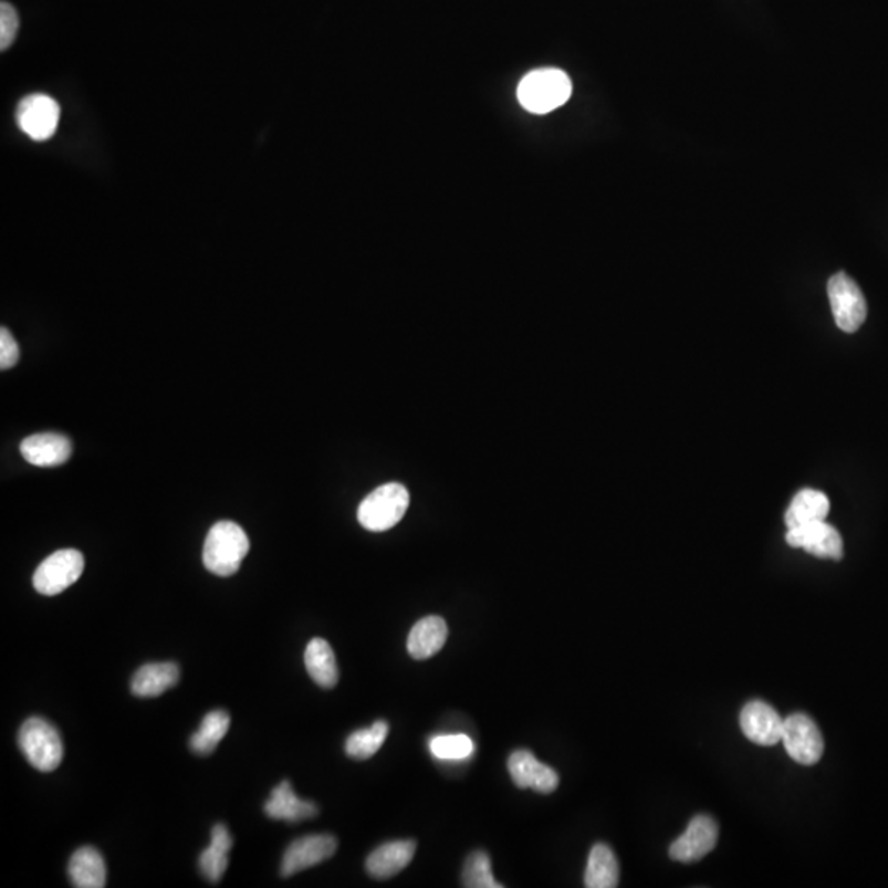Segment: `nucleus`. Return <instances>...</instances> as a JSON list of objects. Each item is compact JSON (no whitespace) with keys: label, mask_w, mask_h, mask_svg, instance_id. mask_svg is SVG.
<instances>
[{"label":"nucleus","mask_w":888,"mask_h":888,"mask_svg":"<svg viewBox=\"0 0 888 888\" xmlns=\"http://www.w3.org/2000/svg\"><path fill=\"white\" fill-rule=\"evenodd\" d=\"M251 543L241 525L229 520L216 523L206 536L202 563L209 573L228 577L239 572Z\"/></svg>","instance_id":"f257e3e1"},{"label":"nucleus","mask_w":888,"mask_h":888,"mask_svg":"<svg viewBox=\"0 0 888 888\" xmlns=\"http://www.w3.org/2000/svg\"><path fill=\"white\" fill-rule=\"evenodd\" d=\"M572 91V81L565 71L546 67L526 74L516 94L529 113L549 114L568 103Z\"/></svg>","instance_id":"f03ea898"},{"label":"nucleus","mask_w":888,"mask_h":888,"mask_svg":"<svg viewBox=\"0 0 888 888\" xmlns=\"http://www.w3.org/2000/svg\"><path fill=\"white\" fill-rule=\"evenodd\" d=\"M410 505V494L404 484L388 482L370 492L357 510V520L369 532L394 529Z\"/></svg>","instance_id":"7ed1b4c3"},{"label":"nucleus","mask_w":888,"mask_h":888,"mask_svg":"<svg viewBox=\"0 0 888 888\" xmlns=\"http://www.w3.org/2000/svg\"><path fill=\"white\" fill-rule=\"evenodd\" d=\"M19 745L30 765L40 772H53L63 761L62 735L45 719H27L20 728Z\"/></svg>","instance_id":"20e7f679"},{"label":"nucleus","mask_w":888,"mask_h":888,"mask_svg":"<svg viewBox=\"0 0 888 888\" xmlns=\"http://www.w3.org/2000/svg\"><path fill=\"white\" fill-rule=\"evenodd\" d=\"M834 321L844 333H856L867 317V303L859 285L847 273L839 272L827 282Z\"/></svg>","instance_id":"39448f33"},{"label":"nucleus","mask_w":888,"mask_h":888,"mask_svg":"<svg viewBox=\"0 0 888 888\" xmlns=\"http://www.w3.org/2000/svg\"><path fill=\"white\" fill-rule=\"evenodd\" d=\"M83 572L84 556L77 550H59L40 563L33 586L43 596H56L73 586Z\"/></svg>","instance_id":"423d86ee"},{"label":"nucleus","mask_w":888,"mask_h":888,"mask_svg":"<svg viewBox=\"0 0 888 888\" xmlns=\"http://www.w3.org/2000/svg\"><path fill=\"white\" fill-rule=\"evenodd\" d=\"M782 742L790 758L802 765H815L822 761L825 741L822 731L806 714H792L783 721Z\"/></svg>","instance_id":"0eeeda50"},{"label":"nucleus","mask_w":888,"mask_h":888,"mask_svg":"<svg viewBox=\"0 0 888 888\" xmlns=\"http://www.w3.org/2000/svg\"><path fill=\"white\" fill-rule=\"evenodd\" d=\"M62 109L53 97L46 94H30L17 107V124L23 134L36 142L49 140L59 128Z\"/></svg>","instance_id":"6e6552de"},{"label":"nucleus","mask_w":888,"mask_h":888,"mask_svg":"<svg viewBox=\"0 0 888 888\" xmlns=\"http://www.w3.org/2000/svg\"><path fill=\"white\" fill-rule=\"evenodd\" d=\"M785 540L792 549L805 550L816 558L839 562L844 556L843 536L826 520L790 529Z\"/></svg>","instance_id":"1a4fd4ad"},{"label":"nucleus","mask_w":888,"mask_h":888,"mask_svg":"<svg viewBox=\"0 0 888 888\" xmlns=\"http://www.w3.org/2000/svg\"><path fill=\"white\" fill-rule=\"evenodd\" d=\"M718 837V823L711 816H694L687 830L671 844L670 857L677 863H697L714 849Z\"/></svg>","instance_id":"9d476101"},{"label":"nucleus","mask_w":888,"mask_h":888,"mask_svg":"<svg viewBox=\"0 0 888 888\" xmlns=\"http://www.w3.org/2000/svg\"><path fill=\"white\" fill-rule=\"evenodd\" d=\"M337 839L331 834H312L290 844L282 860V877H292L334 856Z\"/></svg>","instance_id":"9b49d317"},{"label":"nucleus","mask_w":888,"mask_h":888,"mask_svg":"<svg viewBox=\"0 0 888 888\" xmlns=\"http://www.w3.org/2000/svg\"><path fill=\"white\" fill-rule=\"evenodd\" d=\"M741 729L754 744L770 748L782 741L783 721L779 712L763 701H751L742 708Z\"/></svg>","instance_id":"f8f14e48"},{"label":"nucleus","mask_w":888,"mask_h":888,"mask_svg":"<svg viewBox=\"0 0 888 888\" xmlns=\"http://www.w3.org/2000/svg\"><path fill=\"white\" fill-rule=\"evenodd\" d=\"M508 769L519 788H532L549 795L560 785V776L552 766L545 765L529 751H515L509 758Z\"/></svg>","instance_id":"ddd939ff"},{"label":"nucleus","mask_w":888,"mask_h":888,"mask_svg":"<svg viewBox=\"0 0 888 888\" xmlns=\"http://www.w3.org/2000/svg\"><path fill=\"white\" fill-rule=\"evenodd\" d=\"M20 452L27 462L36 468H56L71 458L73 445L63 435L40 433L25 438L20 445Z\"/></svg>","instance_id":"4468645a"},{"label":"nucleus","mask_w":888,"mask_h":888,"mask_svg":"<svg viewBox=\"0 0 888 888\" xmlns=\"http://www.w3.org/2000/svg\"><path fill=\"white\" fill-rule=\"evenodd\" d=\"M415 850H417L415 840H391L382 844L367 857V874L377 880L390 879L414 860Z\"/></svg>","instance_id":"2eb2a0df"},{"label":"nucleus","mask_w":888,"mask_h":888,"mask_svg":"<svg viewBox=\"0 0 888 888\" xmlns=\"http://www.w3.org/2000/svg\"><path fill=\"white\" fill-rule=\"evenodd\" d=\"M263 812L269 818L279 819V822L299 823L315 818L320 809L315 803L299 798L290 782L283 780L273 788L272 796L263 806Z\"/></svg>","instance_id":"dca6fc26"},{"label":"nucleus","mask_w":888,"mask_h":888,"mask_svg":"<svg viewBox=\"0 0 888 888\" xmlns=\"http://www.w3.org/2000/svg\"><path fill=\"white\" fill-rule=\"evenodd\" d=\"M180 680V668L174 661L148 664L138 668L132 678L130 691L137 698H157Z\"/></svg>","instance_id":"f3484780"},{"label":"nucleus","mask_w":888,"mask_h":888,"mask_svg":"<svg viewBox=\"0 0 888 888\" xmlns=\"http://www.w3.org/2000/svg\"><path fill=\"white\" fill-rule=\"evenodd\" d=\"M448 638V626L438 616H428L418 620L408 635V654L415 660H427L445 647Z\"/></svg>","instance_id":"a211bd4d"},{"label":"nucleus","mask_w":888,"mask_h":888,"mask_svg":"<svg viewBox=\"0 0 888 888\" xmlns=\"http://www.w3.org/2000/svg\"><path fill=\"white\" fill-rule=\"evenodd\" d=\"M71 884L77 888H103L106 886V864L100 850L91 846L80 847L71 856L67 866Z\"/></svg>","instance_id":"6ab92c4d"},{"label":"nucleus","mask_w":888,"mask_h":888,"mask_svg":"<svg viewBox=\"0 0 888 888\" xmlns=\"http://www.w3.org/2000/svg\"><path fill=\"white\" fill-rule=\"evenodd\" d=\"M830 502L825 492L815 489H803L793 498L785 512L786 529L823 522L829 515Z\"/></svg>","instance_id":"aec40b11"},{"label":"nucleus","mask_w":888,"mask_h":888,"mask_svg":"<svg viewBox=\"0 0 888 888\" xmlns=\"http://www.w3.org/2000/svg\"><path fill=\"white\" fill-rule=\"evenodd\" d=\"M232 849V837L228 827L216 825L211 830V844L199 856V869L211 884H218L224 876L229 864V850Z\"/></svg>","instance_id":"412c9836"},{"label":"nucleus","mask_w":888,"mask_h":888,"mask_svg":"<svg viewBox=\"0 0 888 888\" xmlns=\"http://www.w3.org/2000/svg\"><path fill=\"white\" fill-rule=\"evenodd\" d=\"M306 671L321 688H334L339 680L336 655L324 638H313L305 650Z\"/></svg>","instance_id":"4be33fe9"},{"label":"nucleus","mask_w":888,"mask_h":888,"mask_svg":"<svg viewBox=\"0 0 888 888\" xmlns=\"http://www.w3.org/2000/svg\"><path fill=\"white\" fill-rule=\"evenodd\" d=\"M584 886L587 888H616L619 886V863L607 844H596L587 859Z\"/></svg>","instance_id":"5701e85b"},{"label":"nucleus","mask_w":888,"mask_h":888,"mask_svg":"<svg viewBox=\"0 0 888 888\" xmlns=\"http://www.w3.org/2000/svg\"><path fill=\"white\" fill-rule=\"evenodd\" d=\"M231 725V715L222 709L208 712L202 719L198 731L191 735L192 752L198 755H208L218 748L219 742L228 734Z\"/></svg>","instance_id":"b1692460"},{"label":"nucleus","mask_w":888,"mask_h":888,"mask_svg":"<svg viewBox=\"0 0 888 888\" xmlns=\"http://www.w3.org/2000/svg\"><path fill=\"white\" fill-rule=\"evenodd\" d=\"M388 734V724L377 721L369 729L353 732L346 741V754L354 761H367L380 751Z\"/></svg>","instance_id":"393cba45"},{"label":"nucleus","mask_w":888,"mask_h":888,"mask_svg":"<svg viewBox=\"0 0 888 888\" xmlns=\"http://www.w3.org/2000/svg\"><path fill=\"white\" fill-rule=\"evenodd\" d=\"M462 887L501 888V884L492 876L491 857L484 850L469 854L462 869Z\"/></svg>","instance_id":"a878e982"},{"label":"nucleus","mask_w":888,"mask_h":888,"mask_svg":"<svg viewBox=\"0 0 888 888\" xmlns=\"http://www.w3.org/2000/svg\"><path fill=\"white\" fill-rule=\"evenodd\" d=\"M430 751L441 761H464L474 752V742L464 734L437 735L430 741Z\"/></svg>","instance_id":"bb28decb"},{"label":"nucleus","mask_w":888,"mask_h":888,"mask_svg":"<svg viewBox=\"0 0 888 888\" xmlns=\"http://www.w3.org/2000/svg\"><path fill=\"white\" fill-rule=\"evenodd\" d=\"M19 13L13 9L12 3H0V50L2 52L12 46L17 32H19Z\"/></svg>","instance_id":"cd10ccee"},{"label":"nucleus","mask_w":888,"mask_h":888,"mask_svg":"<svg viewBox=\"0 0 888 888\" xmlns=\"http://www.w3.org/2000/svg\"><path fill=\"white\" fill-rule=\"evenodd\" d=\"M20 359V347L7 327L0 330V369H12Z\"/></svg>","instance_id":"c85d7f7f"}]
</instances>
